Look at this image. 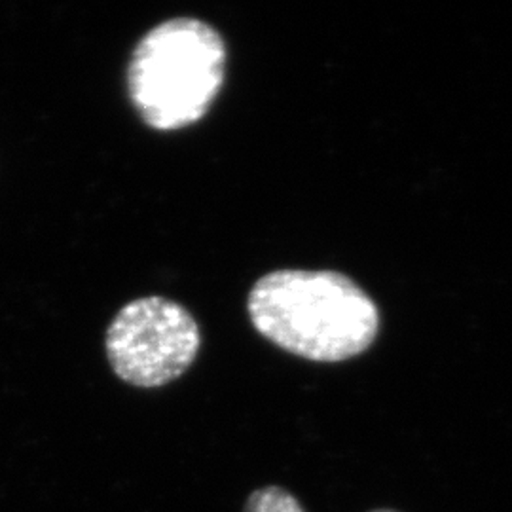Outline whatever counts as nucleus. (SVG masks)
Returning <instances> with one entry per match:
<instances>
[{
	"label": "nucleus",
	"instance_id": "20e7f679",
	"mask_svg": "<svg viewBox=\"0 0 512 512\" xmlns=\"http://www.w3.org/2000/svg\"><path fill=\"white\" fill-rule=\"evenodd\" d=\"M243 512H306L300 501L281 486H264L251 492Z\"/></svg>",
	"mask_w": 512,
	"mask_h": 512
},
{
	"label": "nucleus",
	"instance_id": "7ed1b4c3",
	"mask_svg": "<svg viewBox=\"0 0 512 512\" xmlns=\"http://www.w3.org/2000/svg\"><path fill=\"white\" fill-rule=\"evenodd\" d=\"M200 346V327L192 313L162 296L126 304L105 338L114 374L141 389L164 387L181 378L196 361Z\"/></svg>",
	"mask_w": 512,
	"mask_h": 512
},
{
	"label": "nucleus",
	"instance_id": "f03ea898",
	"mask_svg": "<svg viewBox=\"0 0 512 512\" xmlns=\"http://www.w3.org/2000/svg\"><path fill=\"white\" fill-rule=\"evenodd\" d=\"M226 73V44L196 18L152 27L129 57L128 93L143 122L177 131L200 122L217 99Z\"/></svg>",
	"mask_w": 512,
	"mask_h": 512
},
{
	"label": "nucleus",
	"instance_id": "f257e3e1",
	"mask_svg": "<svg viewBox=\"0 0 512 512\" xmlns=\"http://www.w3.org/2000/svg\"><path fill=\"white\" fill-rule=\"evenodd\" d=\"M247 310L264 338L315 363H342L365 353L380 329L372 298L338 272L264 275L249 294Z\"/></svg>",
	"mask_w": 512,
	"mask_h": 512
},
{
	"label": "nucleus",
	"instance_id": "39448f33",
	"mask_svg": "<svg viewBox=\"0 0 512 512\" xmlns=\"http://www.w3.org/2000/svg\"><path fill=\"white\" fill-rule=\"evenodd\" d=\"M370 512H399V511H393V509H374V511Z\"/></svg>",
	"mask_w": 512,
	"mask_h": 512
}]
</instances>
